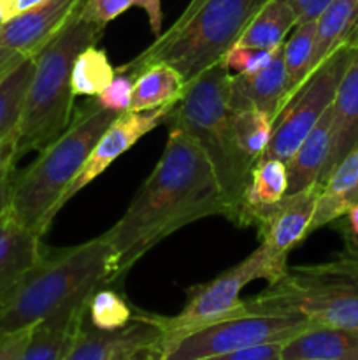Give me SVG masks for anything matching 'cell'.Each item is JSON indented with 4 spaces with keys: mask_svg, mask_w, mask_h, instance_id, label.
I'll return each instance as SVG.
<instances>
[{
    "mask_svg": "<svg viewBox=\"0 0 358 360\" xmlns=\"http://www.w3.org/2000/svg\"><path fill=\"white\" fill-rule=\"evenodd\" d=\"M330 129H332V105L326 109V112L319 118L314 129L298 144L295 153L286 162V195L302 192V190L319 183V178H321V172L325 169L330 151Z\"/></svg>",
    "mask_w": 358,
    "mask_h": 360,
    "instance_id": "44dd1931",
    "label": "cell"
},
{
    "mask_svg": "<svg viewBox=\"0 0 358 360\" xmlns=\"http://www.w3.org/2000/svg\"><path fill=\"white\" fill-rule=\"evenodd\" d=\"M343 225H339L343 231L344 239H353L358 241V204H354L346 214H344Z\"/></svg>",
    "mask_w": 358,
    "mask_h": 360,
    "instance_id": "f35d334b",
    "label": "cell"
},
{
    "mask_svg": "<svg viewBox=\"0 0 358 360\" xmlns=\"http://www.w3.org/2000/svg\"><path fill=\"white\" fill-rule=\"evenodd\" d=\"M230 70L216 63L190 81L168 115V127L188 134L209 160L228 206V220L237 225L253 164L239 151L234 136V109L228 104Z\"/></svg>",
    "mask_w": 358,
    "mask_h": 360,
    "instance_id": "5b68a950",
    "label": "cell"
},
{
    "mask_svg": "<svg viewBox=\"0 0 358 360\" xmlns=\"http://www.w3.org/2000/svg\"><path fill=\"white\" fill-rule=\"evenodd\" d=\"M104 30L105 27L88 18L81 7L34 55V76L14 136L16 160L30 151L44 150L69 127L74 115L70 86L74 60L88 46L98 44Z\"/></svg>",
    "mask_w": 358,
    "mask_h": 360,
    "instance_id": "277c9868",
    "label": "cell"
},
{
    "mask_svg": "<svg viewBox=\"0 0 358 360\" xmlns=\"http://www.w3.org/2000/svg\"><path fill=\"white\" fill-rule=\"evenodd\" d=\"M357 49L358 44L353 42L337 48L288 95L272 122V137L263 157L290 160L298 144L333 104L340 79L357 55Z\"/></svg>",
    "mask_w": 358,
    "mask_h": 360,
    "instance_id": "9c48e42d",
    "label": "cell"
},
{
    "mask_svg": "<svg viewBox=\"0 0 358 360\" xmlns=\"http://www.w3.org/2000/svg\"><path fill=\"white\" fill-rule=\"evenodd\" d=\"M44 253L41 234L18 224L9 211L0 218V309Z\"/></svg>",
    "mask_w": 358,
    "mask_h": 360,
    "instance_id": "2e32d148",
    "label": "cell"
},
{
    "mask_svg": "<svg viewBox=\"0 0 358 360\" xmlns=\"http://www.w3.org/2000/svg\"><path fill=\"white\" fill-rule=\"evenodd\" d=\"M135 0H86L83 6L84 14L97 21L102 27H107L111 21L121 16L123 13L133 7Z\"/></svg>",
    "mask_w": 358,
    "mask_h": 360,
    "instance_id": "d6a6232c",
    "label": "cell"
},
{
    "mask_svg": "<svg viewBox=\"0 0 358 360\" xmlns=\"http://www.w3.org/2000/svg\"><path fill=\"white\" fill-rule=\"evenodd\" d=\"M9 148H11V146H9Z\"/></svg>",
    "mask_w": 358,
    "mask_h": 360,
    "instance_id": "bcb514c9",
    "label": "cell"
},
{
    "mask_svg": "<svg viewBox=\"0 0 358 360\" xmlns=\"http://www.w3.org/2000/svg\"><path fill=\"white\" fill-rule=\"evenodd\" d=\"M297 14V25L316 21L332 0H286Z\"/></svg>",
    "mask_w": 358,
    "mask_h": 360,
    "instance_id": "8d00e7d4",
    "label": "cell"
},
{
    "mask_svg": "<svg viewBox=\"0 0 358 360\" xmlns=\"http://www.w3.org/2000/svg\"><path fill=\"white\" fill-rule=\"evenodd\" d=\"M88 302L63 306L34 327L18 360H63L86 319Z\"/></svg>",
    "mask_w": 358,
    "mask_h": 360,
    "instance_id": "ac0fdd59",
    "label": "cell"
},
{
    "mask_svg": "<svg viewBox=\"0 0 358 360\" xmlns=\"http://www.w3.org/2000/svg\"><path fill=\"white\" fill-rule=\"evenodd\" d=\"M207 217L228 220L216 174L199 144L178 127H168L153 172L123 217L102 234L112 252L116 281L168 236Z\"/></svg>",
    "mask_w": 358,
    "mask_h": 360,
    "instance_id": "6da1fadb",
    "label": "cell"
},
{
    "mask_svg": "<svg viewBox=\"0 0 358 360\" xmlns=\"http://www.w3.org/2000/svg\"><path fill=\"white\" fill-rule=\"evenodd\" d=\"M34 69L35 56H23L0 74V150L14 148Z\"/></svg>",
    "mask_w": 358,
    "mask_h": 360,
    "instance_id": "7402d4cb",
    "label": "cell"
},
{
    "mask_svg": "<svg viewBox=\"0 0 358 360\" xmlns=\"http://www.w3.org/2000/svg\"><path fill=\"white\" fill-rule=\"evenodd\" d=\"M358 30V0H332L316 20L311 72L337 48L353 41Z\"/></svg>",
    "mask_w": 358,
    "mask_h": 360,
    "instance_id": "484cf974",
    "label": "cell"
},
{
    "mask_svg": "<svg viewBox=\"0 0 358 360\" xmlns=\"http://www.w3.org/2000/svg\"><path fill=\"white\" fill-rule=\"evenodd\" d=\"M321 185L284 195L277 204L256 211L248 225L258 229L263 255L272 271V281L288 267V257L309 236L316 200Z\"/></svg>",
    "mask_w": 358,
    "mask_h": 360,
    "instance_id": "8fae6325",
    "label": "cell"
},
{
    "mask_svg": "<svg viewBox=\"0 0 358 360\" xmlns=\"http://www.w3.org/2000/svg\"><path fill=\"white\" fill-rule=\"evenodd\" d=\"M351 42H353V44H358V30H357V34H354L353 41H351Z\"/></svg>",
    "mask_w": 358,
    "mask_h": 360,
    "instance_id": "ee69618b",
    "label": "cell"
},
{
    "mask_svg": "<svg viewBox=\"0 0 358 360\" xmlns=\"http://www.w3.org/2000/svg\"><path fill=\"white\" fill-rule=\"evenodd\" d=\"M281 48V46H279ZM276 49H258V48H244V46H232L223 56L221 63L227 67L228 70H234L235 74H251L262 69L263 65L270 62Z\"/></svg>",
    "mask_w": 358,
    "mask_h": 360,
    "instance_id": "4dcf8cb0",
    "label": "cell"
},
{
    "mask_svg": "<svg viewBox=\"0 0 358 360\" xmlns=\"http://www.w3.org/2000/svg\"><path fill=\"white\" fill-rule=\"evenodd\" d=\"M135 313L121 292L112 283L102 285L91 294L86 308V320L98 330H119L128 326Z\"/></svg>",
    "mask_w": 358,
    "mask_h": 360,
    "instance_id": "f546056e",
    "label": "cell"
},
{
    "mask_svg": "<svg viewBox=\"0 0 358 360\" xmlns=\"http://www.w3.org/2000/svg\"><path fill=\"white\" fill-rule=\"evenodd\" d=\"M119 112L105 109L95 97L74 111L69 127L49 143L25 171L16 172L9 214L44 236L60 211V200L79 174L95 143Z\"/></svg>",
    "mask_w": 358,
    "mask_h": 360,
    "instance_id": "3957f363",
    "label": "cell"
},
{
    "mask_svg": "<svg viewBox=\"0 0 358 360\" xmlns=\"http://www.w3.org/2000/svg\"><path fill=\"white\" fill-rule=\"evenodd\" d=\"M133 77L135 79H133L130 111L144 112L161 105L175 104L185 94V77L174 67L165 63L147 65Z\"/></svg>",
    "mask_w": 358,
    "mask_h": 360,
    "instance_id": "d4e9b609",
    "label": "cell"
},
{
    "mask_svg": "<svg viewBox=\"0 0 358 360\" xmlns=\"http://www.w3.org/2000/svg\"><path fill=\"white\" fill-rule=\"evenodd\" d=\"M86 0H44L0 25V46L34 56Z\"/></svg>",
    "mask_w": 358,
    "mask_h": 360,
    "instance_id": "5bb4252c",
    "label": "cell"
},
{
    "mask_svg": "<svg viewBox=\"0 0 358 360\" xmlns=\"http://www.w3.org/2000/svg\"><path fill=\"white\" fill-rule=\"evenodd\" d=\"M256 280H265L267 283L272 281V271L260 246L244 260L218 274L214 280L190 288L188 301L178 315L161 316L151 313L154 323L160 329V340L151 354V360H158L167 348L178 343L181 338L202 327L232 316L246 315L241 292Z\"/></svg>",
    "mask_w": 358,
    "mask_h": 360,
    "instance_id": "ba28073f",
    "label": "cell"
},
{
    "mask_svg": "<svg viewBox=\"0 0 358 360\" xmlns=\"http://www.w3.org/2000/svg\"><path fill=\"white\" fill-rule=\"evenodd\" d=\"M312 323L297 316L239 315L202 327L164 352L158 360H202L241 348L288 341Z\"/></svg>",
    "mask_w": 358,
    "mask_h": 360,
    "instance_id": "30bf717a",
    "label": "cell"
},
{
    "mask_svg": "<svg viewBox=\"0 0 358 360\" xmlns=\"http://www.w3.org/2000/svg\"><path fill=\"white\" fill-rule=\"evenodd\" d=\"M16 157L14 148L0 150V218L9 211L14 176H16Z\"/></svg>",
    "mask_w": 358,
    "mask_h": 360,
    "instance_id": "836d02e7",
    "label": "cell"
},
{
    "mask_svg": "<svg viewBox=\"0 0 358 360\" xmlns=\"http://www.w3.org/2000/svg\"><path fill=\"white\" fill-rule=\"evenodd\" d=\"M344 252L351 253V255H358V241H353V239H344Z\"/></svg>",
    "mask_w": 358,
    "mask_h": 360,
    "instance_id": "b9f144b4",
    "label": "cell"
},
{
    "mask_svg": "<svg viewBox=\"0 0 358 360\" xmlns=\"http://www.w3.org/2000/svg\"><path fill=\"white\" fill-rule=\"evenodd\" d=\"M288 192L286 162L279 158H260L255 162L249 176L248 188L242 199L237 225L246 227L249 218L263 207L279 202Z\"/></svg>",
    "mask_w": 358,
    "mask_h": 360,
    "instance_id": "603a6c76",
    "label": "cell"
},
{
    "mask_svg": "<svg viewBox=\"0 0 358 360\" xmlns=\"http://www.w3.org/2000/svg\"><path fill=\"white\" fill-rule=\"evenodd\" d=\"M263 4L265 0H190L174 25L116 70L135 76L147 65L165 63L188 84L223 60Z\"/></svg>",
    "mask_w": 358,
    "mask_h": 360,
    "instance_id": "8992f818",
    "label": "cell"
},
{
    "mask_svg": "<svg viewBox=\"0 0 358 360\" xmlns=\"http://www.w3.org/2000/svg\"><path fill=\"white\" fill-rule=\"evenodd\" d=\"M160 340V329L151 313H135L132 322L119 330H98L84 319L79 334L63 360H130L146 357Z\"/></svg>",
    "mask_w": 358,
    "mask_h": 360,
    "instance_id": "4fadbf2b",
    "label": "cell"
},
{
    "mask_svg": "<svg viewBox=\"0 0 358 360\" xmlns=\"http://www.w3.org/2000/svg\"><path fill=\"white\" fill-rule=\"evenodd\" d=\"M316 44V21L298 23L283 42V60L286 70V97L311 72ZM286 101V98H284Z\"/></svg>",
    "mask_w": 358,
    "mask_h": 360,
    "instance_id": "83f0119b",
    "label": "cell"
},
{
    "mask_svg": "<svg viewBox=\"0 0 358 360\" xmlns=\"http://www.w3.org/2000/svg\"><path fill=\"white\" fill-rule=\"evenodd\" d=\"M244 311L358 330V255L343 252L326 262L288 266L260 294L244 299Z\"/></svg>",
    "mask_w": 358,
    "mask_h": 360,
    "instance_id": "52a82bcc",
    "label": "cell"
},
{
    "mask_svg": "<svg viewBox=\"0 0 358 360\" xmlns=\"http://www.w3.org/2000/svg\"><path fill=\"white\" fill-rule=\"evenodd\" d=\"M135 7L142 9L146 13L150 28L154 34V37L161 34V25H164V13H161V0H135Z\"/></svg>",
    "mask_w": 358,
    "mask_h": 360,
    "instance_id": "74e56055",
    "label": "cell"
},
{
    "mask_svg": "<svg viewBox=\"0 0 358 360\" xmlns=\"http://www.w3.org/2000/svg\"><path fill=\"white\" fill-rule=\"evenodd\" d=\"M39 2H44V0H18V7H20V13H21V11L28 9V7L35 6V4H39Z\"/></svg>",
    "mask_w": 358,
    "mask_h": 360,
    "instance_id": "7bdbcfd3",
    "label": "cell"
},
{
    "mask_svg": "<svg viewBox=\"0 0 358 360\" xmlns=\"http://www.w3.org/2000/svg\"><path fill=\"white\" fill-rule=\"evenodd\" d=\"M34 327L18 330V333H13V334H9V336L2 338V340H0V360H18L20 359V355L23 354L25 348H27V345H28V341H30L32 333H34Z\"/></svg>",
    "mask_w": 358,
    "mask_h": 360,
    "instance_id": "d590c367",
    "label": "cell"
},
{
    "mask_svg": "<svg viewBox=\"0 0 358 360\" xmlns=\"http://www.w3.org/2000/svg\"><path fill=\"white\" fill-rule=\"evenodd\" d=\"M295 27L297 14L286 0H265L246 25L235 44L244 48L276 49L283 46Z\"/></svg>",
    "mask_w": 358,
    "mask_h": 360,
    "instance_id": "cb8c5ba5",
    "label": "cell"
},
{
    "mask_svg": "<svg viewBox=\"0 0 358 360\" xmlns=\"http://www.w3.org/2000/svg\"><path fill=\"white\" fill-rule=\"evenodd\" d=\"M114 281V260L104 236L72 248H46L4 302L0 340L37 326L63 306L88 302L98 287Z\"/></svg>",
    "mask_w": 358,
    "mask_h": 360,
    "instance_id": "7a4b0ae2",
    "label": "cell"
},
{
    "mask_svg": "<svg viewBox=\"0 0 358 360\" xmlns=\"http://www.w3.org/2000/svg\"><path fill=\"white\" fill-rule=\"evenodd\" d=\"M133 79H135V77H133L132 74L123 72V70H116L114 77H112L111 83L107 84V88L95 98H97L98 104H100L102 108L111 109V111L123 115V112L130 111Z\"/></svg>",
    "mask_w": 358,
    "mask_h": 360,
    "instance_id": "1f68e13d",
    "label": "cell"
},
{
    "mask_svg": "<svg viewBox=\"0 0 358 360\" xmlns=\"http://www.w3.org/2000/svg\"><path fill=\"white\" fill-rule=\"evenodd\" d=\"M23 56L27 55H21V53L13 51V49L0 46V74H2L6 69H9V67L13 65V63H16L20 58H23Z\"/></svg>",
    "mask_w": 358,
    "mask_h": 360,
    "instance_id": "ab89813d",
    "label": "cell"
},
{
    "mask_svg": "<svg viewBox=\"0 0 358 360\" xmlns=\"http://www.w3.org/2000/svg\"><path fill=\"white\" fill-rule=\"evenodd\" d=\"M130 360H150V359H146V357H135V359H130Z\"/></svg>",
    "mask_w": 358,
    "mask_h": 360,
    "instance_id": "f6af8a7d",
    "label": "cell"
},
{
    "mask_svg": "<svg viewBox=\"0 0 358 360\" xmlns=\"http://www.w3.org/2000/svg\"><path fill=\"white\" fill-rule=\"evenodd\" d=\"M116 74V67L109 62V56L97 44L88 46L74 60L70 86L74 97H98L107 88Z\"/></svg>",
    "mask_w": 358,
    "mask_h": 360,
    "instance_id": "4316f807",
    "label": "cell"
},
{
    "mask_svg": "<svg viewBox=\"0 0 358 360\" xmlns=\"http://www.w3.org/2000/svg\"><path fill=\"white\" fill-rule=\"evenodd\" d=\"M354 204H358V150L344 157L321 183L309 236L325 225L336 224Z\"/></svg>",
    "mask_w": 358,
    "mask_h": 360,
    "instance_id": "d6986e66",
    "label": "cell"
},
{
    "mask_svg": "<svg viewBox=\"0 0 358 360\" xmlns=\"http://www.w3.org/2000/svg\"><path fill=\"white\" fill-rule=\"evenodd\" d=\"M239 151L255 165L263 157L272 137V118L258 109L235 111L232 118Z\"/></svg>",
    "mask_w": 358,
    "mask_h": 360,
    "instance_id": "f1b7e54d",
    "label": "cell"
},
{
    "mask_svg": "<svg viewBox=\"0 0 358 360\" xmlns=\"http://www.w3.org/2000/svg\"><path fill=\"white\" fill-rule=\"evenodd\" d=\"M283 360H358V330L311 326L284 341Z\"/></svg>",
    "mask_w": 358,
    "mask_h": 360,
    "instance_id": "ffe728a7",
    "label": "cell"
},
{
    "mask_svg": "<svg viewBox=\"0 0 358 360\" xmlns=\"http://www.w3.org/2000/svg\"><path fill=\"white\" fill-rule=\"evenodd\" d=\"M174 105L175 104H167L161 105V108L151 109V111H126L123 112V115H119L118 118L104 130L100 139L95 143L93 150L88 155L86 162H84V165L81 167L79 174L74 178V181L70 183V186L65 190V193H63L62 200H60V210H62L76 193H79L81 190L86 188L90 183H93L109 165L114 164V162L118 160L123 153H126L133 144L139 143L146 134H150L151 130H154L157 127H160L161 123L167 122L168 115H171Z\"/></svg>",
    "mask_w": 358,
    "mask_h": 360,
    "instance_id": "7c38bea8",
    "label": "cell"
},
{
    "mask_svg": "<svg viewBox=\"0 0 358 360\" xmlns=\"http://www.w3.org/2000/svg\"><path fill=\"white\" fill-rule=\"evenodd\" d=\"M354 150H358V49L333 98L330 151L319 183L325 181L337 164Z\"/></svg>",
    "mask_w": 358,
    "mask_h": 360,
    "instance_id": "e0dca14e",
    "label": "cell"
},
{
    "mask_svg": "<svg viewBox=\"0 0 358 360\" xmlns=\"http://www.w3.org/2000/svg\"><path fill=\"white\" fill-rule=\"evenodd\" d=\"M286 98V70L283 46L267 65L251 74H235L228 83V104L234 111L258 109L276 118Z\"/></svg>",
    "mask_w": 358,
    "mask_h": 360,
    "instance_id": "9a60e30c",
    "label": "cell"
},
{
    "mask_svg": "<svg viewBox=\"0 0 358 360\" xmlns=\"http://www.w3.org/2000/svg\"><path fill=\"white\" fill-rule=\"evenodd\" d=\"M18 13H20L18 0H0V25L7 23Z\"/></svg>",
    "mask_w": 358,
    "mask_h": 360,
    "instance_id": "60d3db41",
    "label": "cell"
},
{
    "mask_svg": "<svg viewBox=\"0 0 358 360\" xmlns=\"http://www.w3.org/2000/svg\"><path fill=\"white\" fill-rule=\"evenodd\" d=\"M283 345L284 341L263 343L256 345V347L228 352V354L223 355H214V357H207L202 360H283Z\"/></svg>",
    "mask_w": 358,
    "mask_h": 360,
    "instance_id": "e575fe53",
    "label": "cell"
}]
</instances>
